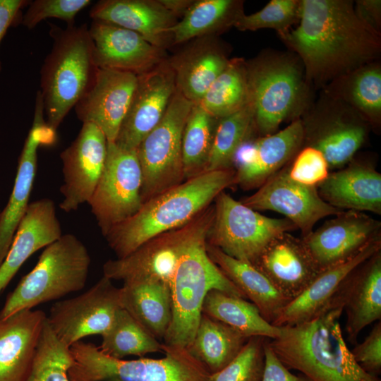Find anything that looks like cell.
Here are the masks:
<instances>
[{"label": "cell", "instance_id": "obj_1", "mask_svg": "<svg viewBox=\"0 0 381 381\" xmlns=\"http://www.w3.org/2000/svg\"><path fill=\"white\" fill-rule=\"evenodd\" d=\"M279 37L301 60L308 83L321 89L381 54V34L349 0H301L297 27Z\"/></svg>", "mask_w": 381, "mask_h": 381}, {"label": "cell", "instance_id": "obj_2", "mask_svg": "<svg viewBox=\"0 0 381 381\" xmlns=\"http://www.w3.org/2000/svg\"><path fill=\"white\" fill-rule=\"evenodd\" d=\"M233 184L234 168L203 172L143 202L135 214L104 237L116 258H124L152 237L193 219Z\"/></svg>", "mask_w": 381, "mask_h": 381}, {"label": "cell", "instance_id": "obj_3", "mask_svg": "<svg viewBox=\"0 0 381 381\" xmlns=\"http://www.w3.org/2000/svg\"><path fill=\"white\" fill-rule=\"evenodd\" d=\"M343 312L333 308L310 321L281 327L269 344L288 369L310 381H380L354 360L339 322Z\"/></svg>", "mask_w": 381, "mask_h": 381}, {"label": "cell", "instance_id": "obj_4", "mask_svg": "<svg viewBox=\"0 0 381 381\" xmlns=\"http://www.w3.org/2000/svg\"><path fill=\"white\" fill-rule=\"evenodd\" d=\"M246 63L258 136L272 134L282 123L302 117L312 104V87L295 54L266 50Z\"/></svg>", "mask_w": 381, "mask_h": 381}, {"label": "cell", "instance_id": "obj_5", "mask_svg": "<svg viewBox=\"0 0 381 381\" xmlns=\"http://www.w3.org/2000/svg\"><path fill=\"white\" fill-rule=\"evenodd\" d=\"M52 47L40 70V89L47 124L56 131L93 85L98 71L94 44L86 24L62 28L49 23Z\"/></svg>", "mask_w": 381, "mask_h": 381}, {"label": "cell", "instance_id": "obj_6", "mask_svg": "<svg viewBox=\"0 0 381 381\" xmlns=\"http://www.w3.org/2000/svg\"><path fill=\"white\" fill-rule=\"evenodd\" d=\"M90 256L83 243L71 234L44 248L35 267L8 296L0 318L63 298L85 286Z\"/></svg>", "mask_w": 381, "mask_h": 381}, {"label": "cell", "instance_id": "obj_7", "mask_svg": "<svg viewBox=\"0 0 381 381\" xmlns=\"http://www.w3.org/2000/svg\"><path fill=\"white\" fill-rule=\"evenodd\" d=\"M212 289L246 298L209 258L206 239H203L186 253L177 266L171 284L172 318L164 344L184 349L190 344L202 315L204 299Z\"/></svg>", "mask_w": 381, "mask_h": 381}, {"label": "cell", "instance_id": "obj_8", "mask_svg": "<svg viewBox=\"0 0 381 381\" xmlns=\"http://www.w3.org/2000/svg\"><path fill=\"white\" fill-rule=\"evenodd\" d=\"M214 216L213 203L186 224L152 237L127 256L103 265L104 277L123 282L158 279L171 284L181 258L206 239Z\"/></svg>", "mask_w": 381, "mask_h": 381}, {"label": "cell", "instance_id": "obj_9", "mask_svg": "<svg viewBox=\"0 0 381 381\" xmlns=\"http://www.w3.org/2000/svg\"><path fill=\"white\" fill-rule=\"evenodd\" d=\"M213 205L214 216L206 243L251 264L275 238L297 229L289 219L265 216L224 191Z\"/></svg>", "mask_w": 381, "mask_h": 381}, {"label": "cell", "instance_id": "obj_10", "mask_svg": "<svg viewBox=\"0 0 381 381\" xmlns=\"http://www.w3.org/2000/svg\"><path fill=\"white\" fill-rule=\"evenodd\" d=\"M193 105L176 90L163 118L139 145L143 203L184 181L182 135Z\"/></svg>", "mask_w": 381, "mask_h": 381}, {"label": "cell", "instance_id": "obj_11", "mask_svg": "<svg viewBox=\"0 0 381 381\" xmlns=\"http://www.w3.org/2000/svg\"><path fill=\"white\" fill-rule=\"evenodd\" d=\"M302 116L303 146L322 152L329 169L343 168L365 142L370 126L346 102L322 90Z\"/></svg>", "mask_w": 381, "mask_h": 381}, {"label": "cell", "instance_id": "obj_12", "mask_svg": "<svg viewBox=\"0 0 381 381\" xmlns=\"http://www.w3.org/2000/svg\"><path fill=\"white\" fill-rule=\"evenodd\" d=\"M142 179L137 150L108 142L104 168L88 202L104 236L141 207Z\"/></svg>", "mask_w": 381, "mask_h": 381}, {"label": "cell", "instance_id": "obj_13", "mask_svg": "<svg viewBox=\"0 0 381 381\" xmlns=\"http://www.w3.org/2000/svg\"><path fill=\"white\" fill-rule=\"evenodd\" d=\"M121 308V287L103 276L83 294L55 303L47 320L57 338L71 347L87 336H102Z\"/></svg>", "mask_w": 381, "mask_h": 381}, {"label": "cell", "instance_id": "obj_14", "mask_svg": "<svg viewBox=\"0 0 381 381\" xmlns=\"http://www.w3.org/2000/svg\"><path fill=\"white\" fill-rule=\"evenodd\" d=\"M107 143L96 125L83 123L75 140L60 153L64 175L61 210L70 212L89 202L104 168Z\"/></svg>", "mask_w": 381, "mask_h": 381}, {"label": "cell", "instance_id": "obj_15", "mask_svg": "<svg viewBox=\"0 0 381 381\" xmlns=\"http://www.w3.org/2000/svg\"><path fill=\"white\" fill-rule=\"evenodd\" d=\"M241 202L256 211L271 210L284 215L301 231L303 236L313 231L315 224L321 219L344 211L323 200L316 187L291 179L287 165Z\"/></svg>", "mask_w": 381, "mask_h": 381}, {"label": "cell", "instance_id": "obj_16", "mask_svg": "<svg viewBox=\"0 0 381 381\" xmlns=\"http://www.w3.org/2000/svg\"><path fill=\"white\" fill-rule=\"evenodd\" d=\"M334 217L301 238L320 272L349 260L380 238V222L365 212L344 210Z\"/></svg>", "mask_w": 381, "mask_h": 381}, {"label": "cell", "instance_id": "obj_17", "mask_svg": "<svg viewBox=\"0 0 381 381\" xmlns=\"http://www.w3.org/2000/svg\"><path fill=\"white\" fill-rule=\"evenodd\" d=\"M56 132L46 123L42 97L37 91L32 126L18 159L13 187L0 215V265L13 241L19 223L30 204L37 169V151L42 145L54 143Z\"/></svg>", "mask_w": 381, "mask_h": 381}, {"label": "cell", "instance_id": "obj_18", "mask_svg": "<svg viewBox=\"0 0 381 381\" xmlns=\"http://www.w3.org/2000/svg\"><path fill=\"white\" fill-rule=\"evenodd\" d=\"M176 90L175 75L167 59L138 75L136 88L114 143L123 149L137 150L144 138L163 118Z\"/></svg>", "mask_w": 381, "mask_h": 381}, {"label": "cell", "instance_id": "obj_19", "mask_svg": "<svg viewBox=\"0 0 381 381\" xmlns=\"http://www.w3.org/2000/svg\"><path fill=\"white\" fill-rule=\"evenodd\" d=\"M303 146L301 119L272 134L248 140L234 158L236 184L245 190L259 188L291 161Z\"/></svg>", "mask_w": 381, "mask_h": 381}, {"label": "cell", "instance_id": "obj_20", "mask_svg": "<svg viewBox=\"0 0 381 381\" xmlns=\"http://www.w3.org/2000/svg\"><path fill=\"white\" fill-rule=\"evenodd\" d=\"M138 75L98 68L92 87L74 107L78 119L96 125L114 143L136 88Z\"/></svg>", "mask_w": 381, "mask_h": 381}, {"label": "cell", "instance_id": "obj_21", "mask_svg": "<svg viewBox=\"0 0 381 381\" xmlns=\"http://www.w3.org/2000/svg\"><path fill=\"white\" fill-rule=\"evenodd\" d=\"M89 32L98 68L144 74L165 61V49L157 47L138 33L109 23L92 20Z\"/></svg>", "mask_w": 381, "mask_h": 381}, {"label": "cell", "instance_id": "obj_22", "mask_svg": "<svg viewBox=\"0 0 381 381\" xmlns=\"http://www.w3.org/2000/svg\"><path fill=\"white\" fill-rule=\"evenodd\" d=\"M380 250L381 238H378L349 260L322 271L301 294L286 305L272 325L281 327L308 322L333 308L352 272Z\"/></svg>", "mask_w": 381, "mask_h": 381}, {"label": "cell", "instance_id": "obj_23", "mask_svg": "<svg viewBox=\"0 0 381 381\" xmlns=\"http://www.w3.org/2000/svg\"><path fill=\"white\" fill-rule=\"evenodd\" d=\"M291 301L321 272L301 238L284 233L275 238L253 264Z\"/></svg>", "mask_w": 381, "mask_h": 381}, {"label": "cell", "instance_id": "obj_24", "mask_svg": "<svg viewBox=\"0 0 381 381\" xmlns=\"http://www.w3.org/2000/svg\"><path fill=\"white\" fill-rule=\"evenodd\" d=\"M89 15L92 20L133 31L165 50L173 45L171 29L179 21L159 0H101Z\"/></svg>", "mask_w": 381, "mask_h": 381}, {"label": "cell", "instance_id": "obj_25", "mask_svg": "<svg viewBox=\"0 0 381 381\" xmlns=\"http://www.w3.org/2000/svg\"><path fill=\"white\" fill-rule=\"evenodd\" d=\"M167 62L175 75L176 90L193 104L205 92L227 66L226 47L217 37H199L188 42Z\"/></svg>", "mask_w": 381, "mask_h": 381}, {"label": "cell", "instance_id": "obj_26", "mask_svg": "<svg viewBox=\"0 0 381 381\" xmlns=\"http://www.w3.org/2000/svg\"><path fill=\"white\" fill-rule=\"evenodd\" d=\"M61 236L54 202L49 198H42L30 202L0 265V293L33 253Z\"/></svg>", "mask_w": 381, "mask_h": 381}, {"label": "cell", "instance_id": "obj_27", "mask_svg": "<svg viewBox=\"0 0 381 381\" xmlns=\"http://www.w3.org/2000/svg\"><path fill=\"white\" fill-rule=\"evenodd\" d=\"M341 307L346 314L349 341L357 344L358 336L368 325L381 318V250L350 275L333 308Z\"/></svg>", "mask_w": 381, "mask_h": 381}, {"label": "cell", "instance_id": "obj_28", "mask_svg": "<svg viewBox=\"0 0 381 381\" xmlns=\"http://www.w3.org/2000/svg\"><path fill=\"white\" fill-rule=\"evenodd\" d=\"M46 320L32 309L0 318V381L25 380Z\"/></svg>", "mask_w": 381, "mask_h": 381}, {"label": "cell", "instance_id": "obj_29", "mask_svg": "<svg viewBox=\"0 0 381 381\" xmlns=\"http://www.w3.org/2000/svg\"><path fill=\"white\" fill-rule=\"evenodd\" d=\"M352 160L346 167L329 173L317 187L319 195L341 210L380 214L381 174L367 164Z\"/></svg>", "mask_w": 381, "mask_h": 381}, {"label": "cell", "instance_id": "obj_30", "mask_svg": "<svg viewBox=\"0 0 381 381\" xmlns=\"http://www.w3.org/2000/svg\"><path fill=\"white\" fill-rule=\"evenodd\" d=\"M121 300L124 308L157 340L164 339L172 318L169 285L158 279L123 282Z\"/></svg>", "mask_w": 381, "mask_h": 381}, {"label": "cell", "instance_id": "obj_31", "mask_svg": "<svg viewBox=\"0 0 381 381\" xmlns=\"http://www.w3.org/2000/svg\"><path fill=\"white\" fill-rule=\"evenodd\" d=\"M206 251L211 260L258 308L270 323L278 317L290 301L253 264L234 258L218 248L206 243Z\"/></svg>", "mask_w": 381, "mask_h": 381}, {"label": "cell", "instance_id": "obj_32", "mask_svg": "<svg viewBox=\"0 0 381 381\" xmlns=\"http://www.w3.org/2000/svg\"><path fill=\"white\" fill-rule=\"evenodd\" d=\"M351 107L371 127L381 123V66L363 65L334 79L322 89Z\"/></svg>", "mask_w": 381, "mask_h": 381}, {"label": "cell", "instance_id": "obj_33", "mask_svg": "<svg viewBox=\"0 0 381 381\" xmlns=\"http://www.w3.org/2000/svg\"><path fill=\"white\" fill-rule=\"evenodd\" d=\"M241 0H194L185 15L171 29L173 45L203 37H217L244 14Z\"/></svg>", "mask_w": 381, "mask_h": 381}, {"label": "cell", "instance_id": "obj_34", "mask_svg": "<svg viewBox=\"0 0 381 381\" xmlns=\"http://www.w3.org/2000/svg\"><path fill=\"white\" fill-rule=\"evenodd\" d=\"M248 338L231 327L202 313L188 352L211 374L229 364Z\"/></svg>", "mask_w": 381, "mask_h": 381}, {"label": "cell", "instance_id": "obj_35", "mask_svg": "<svg viewBox=\"0 0 381 381\" xmlns=\"http://www.w3.org/2000/svg\"><path fill=\"white\" fill-rule=\"evenodd\" d=\"M202 313L231 327L247 338L259 336L273 339L280 334V328L268 322L252 302L219 290L208 291Z\"/></svg>", "mask_w": 381, "mask_h": 381}, {"label": "cell", "instance_id": "obj_36", "mask_svg": "<svg viewBox=\"0 0 381 381\" xmlns=\"http://www.w3.org/2000/svg\"><path fill=\"white\" fill-rule=\"evenodd\" d=\"M249 103L246 60L234 57L230 59L198 104L210 115L219 119L240 111Z\"/></svg>", "mask_w": 381, "mask_h": 381}, {"label": "cell", "instance_id": "obj_37", "mask_svg": "<svg viewBox=\"0 0 381 381\" xmlns=\"http://www.w3.org/2000/svg\"><path fill=\"white\" fill-rule=\"evenodd\" d=\"M256 133L250 104L218 120L205 171L234 168L241 147Z\"/></svg>", "mask_w": 381, "mask_h": 381}, {"label": "cell", "instance_id": "obj_38", "mask_svg": "<svg viewBox=\"0 0 381 381\" xmlns=\"http://www.w3.org/2000/svg\"><path fill=\"white\" fill-rule=\"evenodd\" d=\"M218 120L193 104L182 135L184 181L205 171Z\"/></svg>", "mask_w": 381, "mask_h": 381}, {"label": "cell", "instance_id": "obj_39", "mask_svg": "<svg viewBox=\"0 0 381 381\" xmlns=\"http://www.w3.org/2000/svg\"><path fill=\"white\" fill-rule=\"evenodd\" d=\"M100 350L119 359L162 351V343L155 338L124 308L116 313L112 323L102 335Z\"/></svg>", "mask_w": 381, "mask_h": 381}, {"label": "cell", "instance_id": "obj_40", "mask_svg": "<svg viewBox=\"0 0 381 381\" xmlns=\"http://www.w3.org/2000/svg\"><path fill=\"white\" fill-rule=\"evenodd\" d=\"M71 363L70 347L57 338L46 320L24 381H71L68 370Z\"/></svg>", "mask_w": 381, "mask_h": 381}, {"label": "cell", "instance_id": "obj_41", "mask_svg": "<svg viewBox=\"0 0 381 381\" xmlns=\"http://www.w3.org/2000/svg\"><path fill=\"white\" fill-rule=\"evenodd\" d=\"M301 0H271L258 12L243 14L234 28L240 31L273 29L278 35L286 33L300 18Z\"/></svg>", "mask_w": 381, "mask_h": 381}, {"label": "cell", "instance_id": "obj_42", "mask_svg": "<svg viewBox=\"0 0 381 381\" xmlns=\"http://www.w3.org/2000/svg\"><path fill=\"white\" fill-rule=\"evenodd\" d=\"M263 337H249L238 355L209 381H261L265 365Z\"/></svg>", "mask_w": 381, "mask_h": 381}, {"label": "cell", "instance_id": "obj_43", "mask_svg": "<svg viewBox=\"0 0 381 381\" xmlns=\"http://www.w3.org/2000/svg\"><path fill=\"white\" fill-rule=\"evenodd\" d=\"M91 3L90 0L32 1L21 18V23L32 30L41 21L54 18L65 21L67 25H73L77 14Z\"/></svg>", "mask_w": 381, "mask_h": 381}, {"label": "cell", "instance_id": "obj_44", "mask_svg": "<svg viewBox=\"0 0 381 381\" xmlns=\"http://www.w3.org/2000/svg\"><path fill=\"white\" fill-rule=\"evenodd\" d=\"M329 173V167L324 155L310 146H303L288 166L289 178L306 186L317 188Z\"/></svg>", "mask_w": 381, "mask_h": 381}, {"label": "cell", "instance_id": "obj_45", "mask_svg": "<svg viewBox=\"0 0 381 381\" xmlns=\"http://www.w3.org/2000/svg\"><path fill=\"white\" fill-rule=\"evenodd\" d=\"M356 362L366 373L377 377L381 371V322L375 324L365 339L351 350Z\"/></svg>", "mask_w": 381, "mask_h": 381}, {"label": "cell", "instance_id": "obj_46", "mask_svg": "<svg viewBox=\"0 0 381 381\" xmlns=\"http://www.w3.org/2000/svg\"><path fill=\"white\" fill-rule=\"evenodd\" d=\"M261 381H310L303 375H296L276 356L269 344V339L265 343V365Z\"/></svg>", "mask_w": 381, "mask_h": 381}, {"label": "cell", "instance_id": "obj_47", "mask_svg": "<svg viewBox=\"0 0 381 381\" xmlns=\"http://www.w3.org/2000/svg\"><path fill=\"white\" fill-rule=\"evenodd\" d=\"M30 1L25 0H0V44L8 29L18 21L21 9ZM0 64V71H1Z\"/></svg>", "mask_w": 381, "mask_h": 381}, {"label": "cell", "instance_id": "obj_48", "mask_svg": "<svg viewBox=\"0 0 381 381\" xmlns=\"http://www.w3.org/2000/svg\"><path fill=\"white\" fill-rule=\"evenodd\" d=\"M354 10L358 18L380 33L381 1L358 0L354 1Z\"/></svg>", "mask_w": 381, "mask_h": 381}, {"label": "cell", "instance_id": "obj_49", "mask_svg": "<svg viewBox=\"0 0 381 381\" xmlns=\"http://www.w3.org/2000/svg\"><path fill=\"white\" fill-rule=\"evenodd\" d=\"M159 2L171 13L179 18H182L194 0H159Z\"/></svg>", "mask_w": 381, "mask_h": 381}, {"label": "cell", "instance_id": "obj_50", "mask_svg": "<svg viewBox=\"0 0 381 381\" xmlns=\"http://www.w3.org/2000/svg\"><path fill=\"white\" fill-rule=\"evenodd\" d=\"M0 215H1V210H0Z\"/></svg>", "mask_w": 381, "mask_h": 381}]
</instances>
